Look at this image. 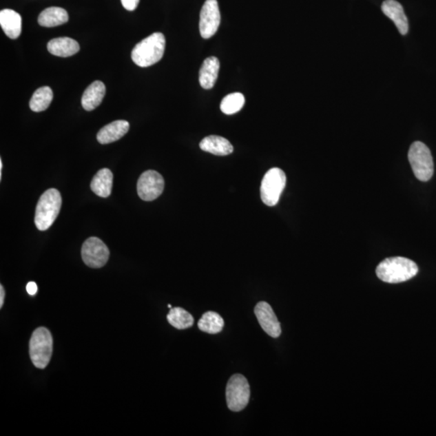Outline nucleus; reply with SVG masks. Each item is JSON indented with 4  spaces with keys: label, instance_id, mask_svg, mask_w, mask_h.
<instances>
[{
    "label": "nucleus",
    "instance_id": "27",
    "mask_svg": "<svg viewBox=\"0 0 436 436\" xmlns=\"http://www.w3.org/2000/svg\"><path fill=\"white\" fill-rule=\"evenodd\" d=\"M4 297H6V292H4L3 285H0V308L3 306Z\"/></svg>",
    "mask_w": 436,
    "mask_h": 436
},
{
    "label": "nucleus",
    "instance_id": "14",
    "mask_svg": "<svg viewBox=\"0 0 436 436\" xmlns=\"http://www.w3.org/2000/svg\"><path fill=\"white\" fill-rule=\"evenodd\" d=\"M0 25L9 39H17L21 34V17L12 9H3L0 12Z\"/></svg>",
    "mask_w": 436,
    "mask_h": 436
},
{
    "label": "nucleus",
    "instance_id": "24",
    "mask_svg": "<svg viewBox=\"0 0 436 436\" xmlns=\"http://www.w3.org/2000/svg\"><path fill=\"white\" fill-rule=\"evenodd\" d=\"M245 105V96L240 92H234L223 98L221 110L225 114L233 115L240 111Z\"/></svg>",
    "mask_w": 436,
    "mask_h": 436
},
{
    "label": "nucleus",
    "instance_id": "1",
    "mask_svg": "<svg viewBox=\"0 0 436 436\" xmlns=\"http://www.w3.org/2000/svg\"><path fill=\"white\" fill-rule=\"evenodd\" d=\"M418 271L414 261L404 257H391L380 262L376 273L384 282L397 284L415 278Z\"/></svg>",
    "mask_w": 436,
    "mask_h": 436
},
{
    "label": "nucleus",
    "instance_id": "7",
    "mask_svg": "<svg viewBox=\"0 0 436 436\" xmlns=\"http://www.w3.org/2000/svg\"><path fill=\"white\" fill-rule=\"evenodd\" d=\"M285 185L286 176L284 172L278 167L271 168L262 178L260 187L262 203L268 206L278 205Z\"/></svg>",
    "mask_w": 436,
    "mask_h": 436
},
{
    "label": "nucleus",
    "instance_id": "5",
    "mask_svg": "<svg viewBox=\"0 0 436 436\" xmlns=\"http://www.w3.org/2000/svg\"><path fill=\"white\" fill-rule=\"evenodd\" d=\"M408 158L412 170L417 179L426 182L430 180L434 174L433 158L430 149L421 142H415L411 145Z\"/></svg>",
    "mask_w": 436,
    "mask_h": 436
},
{
    "label": "nucleus",
    "instance_id": "11",
    "mask_svg": "<svg viewBox=\"0 0 436 436\" xmlns=\"http://www.w3.org/2000/svg\"><path fill=\"white\" fill-rule=\"evenodd\" d=\"M255 314L262 330L267 334L273 338H278L281 335L280 323L269 303H258L255 307Z\"/></svg>",
    "mask_w": 436,
    "mask_h": 436
},
{
    "label": "nucleus",
    "instance_id": "26",
    "mask_svg": "<svg viewBox=\"0 0 436 436\" xmlns=\"http://www.w3.org/2000/svg\"><path fill=\"white\" fill-rule=\"evenodd\" d=\"M26 290L28 293L31 295V296H34V295L37 293V284L35 282H32H32L28 283L26 286Z\"/></svg>",
    "mask_w": 436,
    "mask_h": 436
},
{
    "label": "nucleus",
    "instance_id": "3",
    "mask_svg": "<svg viewBox=\"0 0 436 436\" xmlns=\"http://www.w3.org/2000/svg\"><path fill=\"white\" fill-rule=\"evenodd\" d=\"M62 207V196L59 190L50 189L41 195L35 213V225L41 231L48 229L57 219Z\"/></svg>",
    "mask_w": 436,
    "mask_h": 436
},
{
    "label": "nucleus",
    "instance_id": "10",
    "mask_svg": "<svg viewBox=\"0 0 436 436\" xmlns=\"http://www.w3.org/2000/svg\"><path fill=\"white\" fill-rule=\"evenodd\" d=\"M221 23L217 0H206L200 15V32L205 39H209L218 32Z\"/></svg>",
    "mask_w": 436,
    "mask_h": 436
},
{
    "label": "nucleus",
    "instance_id": "18",
    "mask_svg": "<svg viewBox=\"0 0 436 436\" xmlns=\"http://www.w3.org/2000/svg\"><path fill=\"white\" fill-rule=\"evenodd\" d=\"M106 87L101 81L93 82L84 92L82 105L86 111H92L99 106L105 96Z\"/></svg>",
    "mask_w": 436,
    "mask_h": 436
},
{
    "label": "nucleus",
    "instance_id": "6",
    "mask_svg": "<svg viewBox=\"0 0 436 436\" xmlns=\"http://www.w3.org/2000/svg\"><path fill=\"white\" fill-rule=\"evenodd\" d=\"M227 402L229 410L239 412L245 410L250 401V384L241 374H234L227 386Z\"/></svg>",
    "mask_w": 436,
    "mask_h": 436
},
{
    "label": "nucleus",
    "instance_id": "17",
    "mask_svg": "<svg viewBox=\"0 0 436 436\" xmlns=\"http://www.w3.org/2000/svg\"><path fill=\"white\" fill-rule=\"evenodd\" d=\"M47 49L51 54L68 58L77 54L81 47L76 41L70 37H59L49 41Z\"/></svg>",
    "mask_w": 436,
    "mask_h": 436
},
{
    "label": "nucleus",
    "instance_id": "13",
    "mask_svg": "<svg viewBox=\"0 0 436 436\" xmlns=\"http://www.w3.org/2000/svg\"><path fill=\"white\" fill-rule=\"evenodd\" d=\"M129 123L124 120L115 121L103 127L97 134V141L105 145L116 142L128 133Z\"/></svg>",
    "mask_w": 436,
    "mask_h": 436
},
{
    "label": "nucleus",
    "instance_id": "16",
    "mask_svg": "<svg viewBox=\"0 0 436 436\" xmlns=\"http://www.w3.org/2000/svg\"><path fill=\"white\" fill-rule=\"evenodd\" d=\"M220 62L218 58L209 57L204 61L199 73L201 87L209 90L212 89L218 78Z\"/></svg>",
    "mask_w": 436,
    "mask_h": 436
},
{
    "label": "nucleus",
    "instance_id": "29",
    "mask_svg": "<svg viewBox=\"0 0 436 436\" xmlns=\"http://www.w3.org/2000/svg\"><path fill=\"white\" fill-rule=\"evenodd\" d=\"M168 308L172 309V306H171V304H168Z\"/></svg>",
    "mask_w": 436,
    "mask_h": 436
},
{
    "label": "nucleus",
    "instance_id": "19",
    "mask_svg": "<svg viewBox=\"0 0 436 436\" xmlns=\"http://www.w3.org/2000/svg\"><path fill=\"white\" fill-rule=\"evenodd\" d=\"M114 175L110 169L103 168L96 173L91 183V189L94 194L103 198H109L112 194Z\"/></svg>",
    "mask_w": 436,
    "mask_h": 436
},
{
    "label": "nucleus",
    "instance_id": "28",
    "mask_svg": "<svg viewBox=\"0 0 436 436\" xmlns=\"http://www.w3.org/2000/svg\"><path fill=\"white\" fill-rule=\"evenodd\" d=\"M2 169H3V162H2V159H0V179H2Z\"/></svg>",
    "mask_w": 436,
    "mask_h": 436
},
{
    "label": "nucleus",
    "instance_id": "8",
    "mask_svg": "<svg viewBox=\"0 0 436 436\" xmlns=\"http://www.w3.org/2000/svg\"><path fill=\"white\" fill-rule=\"evenodd\" d=\"M81 254L84 264L92 269H101L109 260L110 252L100 238L91 237L84 242Z\"/></svg>",
    "mask_w": 436,
    "mask_h": 436
},
{
    "label": "nucleus",
    "instance_id": "12",
    "mask_svg": "<svg viewBox=\"0 0 436 436\" xmlns=\"http://www.w3.org/2000/svg\"><path fill=\"white\" fill-rule=\"evenodd\" d=\"M382 11L386 17L395 23L402 35L407 34L409 31V23L401 4L396 0H386L382 3Z\"/></svg>",
    "mask_w": 436,
    "mask_h": 436
},
{
    "label": "nucleus",
    "instance_id": "25",
    "mask_svg": "<svg viewBox=\"0 0 436 436\" xmlns=\"http://www.w3.org/2000/svg\"><path fill=\"white\" fill-rule=\"evenodd\" d=\"M123 7L127 11H134L138 8L140 0H121Z\"/></svg>",
    "mask_w": 436,
    "mask_h": 436
},
{
    "label": "nucleus",
    "instance_id": "21",
    "mask_svg": "<svg viewBox=\"0 0 436 436\" xmlns=\"http://www.w3.org/2000/svg\"><path fill=\"white\" fill-rule=\"evenodd\" d=\"M224 326L223 318L214 311L205 313L198 322L199 329L211 335L218 334L223 330Z\"/></svg>",
    "mask_w": 436,
    "mask_h": 436
},
{
    "label": "nucleus",
    "instance_id": "2",
    "mask_svg": "<svg viewBox=\"0 0 436 436\" xmlns=\"http://www.w3.org/2000/svg\"><path fill=\"white\" fill-rule=\"evenodd\" d=\"M165 47V37L161 32H154L135 45L131 58L140 68L151 67L162 59Z\"/></svg>",
    "mask_w": 436,
    "mask_h": 436
},
{
    "label": "nucleus",
    "instance_id": "9",
    "mask_svg": "<svg viewBox=\"0 0 436 436\" xmlns=\"http://www.w3.org/2000/svg\"><path fill=\"white\" fill-rule=\"evenodd\" d=\"M165 182L163 177L156 171L143 173L138 181V194L145 201H152L163 194Z\"/></svg>",
    "mask_w": 436,
    "mask_h": 436
},
{
    "label": "nucleus",
    "instance_id": "15",
    "mask_svg": "<svg viewBox=\"0 0 436 436\" xmlns=\"http://www.w3.org/2000/svg\"><path fill=\"white\" fill-rule=\"evenodd\" d=\"M200 148L205 152L218 156H229L233 152L231 143L227 138L217 135L205 138L200 143Z\"/></svg>",
    "mask_w": 436,
    "mask_h": 436
},
{
    "label": "nucleus",
    "instance_id": "4",
    "mask_svg": "<svg viewBox=\"0 0 436 436\" xmlns=\"http://www.w3.org/2000/svg\"><path fill=\"white\" fill-rule=\"evenodd\" d=\"M53 344L52 335L46 328H37L32 333L30 342V355L36 368L44 369L49 364L52 357Z\"/></svg>",
    "mask_w": 436,
    "mask_h": 436
},
{
    "label": "nucleus",
    "instance_id": "23",
    "mask_svg": "<svg viewBox=\"0 0 436 436\" xmlns=\"http://www.w3.org/2000/svg\"><path fill=\"white\" fill-rule=\"evenodd\" d=\"M53 97V91L50 87H41L37 89L30 102L31 110L36 112L46 110L52 102Z\"/></svg>",
    "mask_w": 436,
    "mask_h": 436
},
{
    "label": "nucleus",
    "instance_id": "20",
    "mask_svg": "<svg viewBox=\"0 0 436 436\" xmlns=\"http://www.w3.org/2000/svg\"><path fill=\"white\" fill-rule=\"evenodd\" d=\"M39 23L42 27L52 28L64 25L69 21L67 11L62 8L51 7L45 9L39 17Z\"/></svg>",
    "mask_w": 436,
    "mask_h": 436
},
{
    "label": "nucleus",
    "instance_id": "22",
    "mask_svg": "<svg viewBox=\"0 0 436 436\" xmlns=\"http://www.w3.org/2000/svg\"><path fill=\"white\" fill-rule=\"evenodd\" d=\"M167 318L168 322L178 330H185L194 324V318L180 307L172 308Z\"/></svg>",
    "mask_w": 436,
    "mask_h": 436
}]
</instances>
